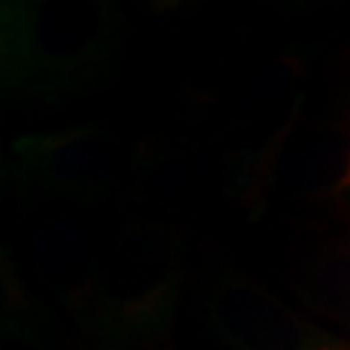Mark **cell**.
<instances>
[{"instance_id": "obj_1", "label": "cell", "mask_w": 350, "mask_h": 350, "mask_svg": "<svg viewBox=\"0 0 350 350\" xmlns=\"http://www.w3.org/2000/svg\"><path fill=\"white\" fill-rule=\"evenodd\" d=\"M322 350H350V348H345V345H327V348H322Z\"/></svg>"}]
</instances>
